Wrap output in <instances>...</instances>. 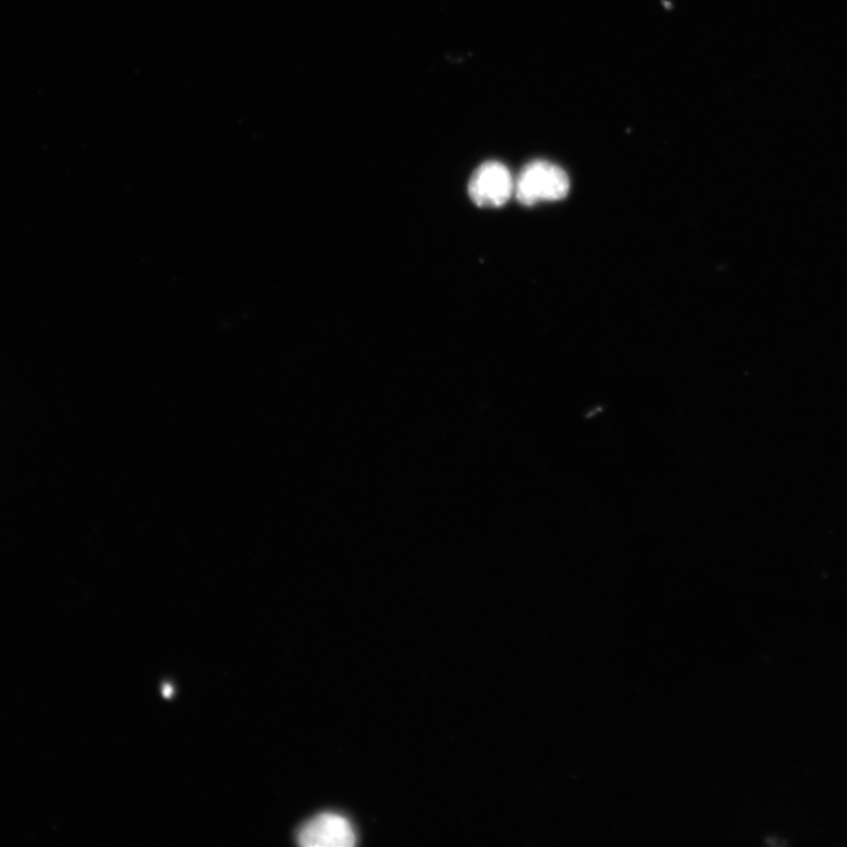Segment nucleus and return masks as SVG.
<instances>
[{"instance_id": "4", "label": "nucleus", "mask_w": 847, "mask_h": 847, "mask_svg": "<svg viewBox=\"0 0 847 847\" xmlns=\"http://www.w3.org/2000/svg\"><path fill=\"white\" fill-rule=\"evenodd\" d=\"M163 694H164L165 697H171L172 696V686L171 685L164 686Z\"/></svg>"}, {"instance_id": "1", "label": "nucleus", "mask_w": 847, "mask_h": 847, "mask_svg": "<svg viewBox=\"0 0 847 847\" xmlns=\"http://www.w3.org/2000/svg\"><path fill=\"white\" fill-rule=\"evenodd\" d=\"M570 180L561 168L546 161L527 164L515 184L517 200L527 206L568 196Z\"/></svg>"}, {"instance_id": "3", "label": "nucleus", "mask_w": 847, "mask_h": 847, "mask_svg": "<svg viewBox=\"0 0 847 847\" xmlns=\"http://www.w3.org/2000/svg\"><path fill=\"white\" fill-rule=\"evenodd\" d=\"M297 840L304 847H352L357 836L346 818L326 812L300 827Z\"/></svg>"}, {"instance_id": "2", "label": "nucleus", "mask_w": 847, "mask_h": 847, "mask_svg": "<svg viewBox=\"0 0 847 847\" xmlns=\"http://www.w3.org/2000/svg\"><path fill=\"white\" fill-rule=\"evenodd\" d=\"M515 192V182L508 169L500 162H487L474 171L469 193L479 206L500 207Z\"/></svg>"}]
</instances>
